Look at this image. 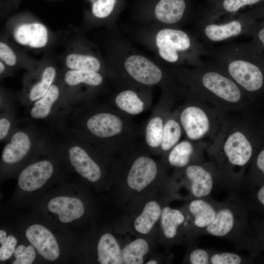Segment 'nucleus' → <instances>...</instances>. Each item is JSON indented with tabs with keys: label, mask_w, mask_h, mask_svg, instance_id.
Wrapping results in <instances>:
<instances>
[{
	"label": "nucleus",
	"mask_w": 264,
	"mask_h": 264,
	"mask_svg": "<svg viewBox=\"0 0 264 264\" xmlns=\"http://www.w3.org/2000/svg\"><path fill=\"white\" fill-rule=\"evenodd\" d=\"M0 243V260L4 261L9 259L14 253L17 241L13 236L9 235Z\"/></svg>",
	"instance_id": "nucleus-39"
},
{
	"label": "nucleus",
	"mask_w": 264,
	"mask_h": 264,
	"mask_svg": "<svg viewBox=\"0 0 264 264\" xmlns=\"http://www.w3.org/2000/svg\"><path fill=\"white\" fill-rule=\"evenodd\" d=\"M92 18L103 21L111 16L116 9L118 0H88Z\"/></svg>",
	"instance_id": "nucleus-33"
},
{
	"label": "nucleus",
	"mask_w": 264,
	"mask_h": 264,
	"mask_svg": "<svg viewBox=\"0 0 264 264\" xmlns=\"http://www.w3.org/2000/svg\"><path fill=\"white\" fill-rule=\"evenodd\" d=\"M210 249L199 247L194 248L189 254L191 264H209Z\"/></svg>",
	"instance_id": "nucleus-40"
},
{
	"label": "nucleus",
	"mask_w": 264,
	"mask_h": 264,
	"mask_svg": "<svg viewBox=\"0 0 264 264\" xmlns=\"http://www.w3.org/2000/svg\"><path fill=\"white\" fill-rule=\"evenodd\" d=\"M250 221L247 207L236 195L220 202L213 221L201 233L231 241L236 240L247 229Z\"/></svg>",
	"instance_id": "nucleus-5"
},
{
	"label": "nucleus",
	"mask_w": 264,
	"mask_h": 264,
	"mask_svg": "<svg viewBox=\"0 0 264 264\" xmlns=\"http://www.w3.org/2000/svg\"><path fill=\"white\" fill-rule=\"evenodd\" d=\"M15 70L8 66L3 62L0 61V80L13 76Z\"/></svg>",
	"instance_id": "nucleus-42"
},
{
	"label": "nucleus",
	"mask_w": 264,
	"mask_h": 264,
	"mask_svg": "<svg viewBox=\"0 0 264 264\" xmlns=\"http://www.w3.org/2000/svg\"><path fill=\"white\" fill-rule=\"evenodd\" d=\"M97 253L98 261L101 264L124 263L120 246L110 234H105L101 237L97 245Z\"/></svg>",
	"instance_id": "nucleus-25"
},
{
	"label": "nucleus",
	"mask_w": 264,
	"mask_h": 264,
	"mask_svg": "<svg viewBox=\"0 0 264 264\" xmlns=\"http://www.w3.org/2000/svg\"><path fill=\"white\" fill-rule=\"evenodd\" d=\"M6 233L3 230H0V242H2L6 238Z\"/></svg>",
	"instance_id": "nucleus-43"
},
{
	"label": "nucleus",
	"mask_w": 264,
	"mask_h": 264,
	"mask_svg": "<svg viewBox=\"0 0 264 264\" xmlns=\"http://www.w3.org/2000/svg\"><path fill=\"white\" fill-rule=\"evenodd\" d=\"M247 37H251V42L264 51V19L255 22Z\"/></svg>",
	"instance_id": "nucleus-38"
},
{
	"label": "nucleus",
	"mask_w": 264,
	"mask_h": 264,
	"mask_svg": "<svg viewBox=\"0 0 264 264\" xmlns=\"http://www.w3.org/2000/svg\"><path fill=\"white\" fill-rule=\"evenodd\" d=\"M154 41L160 58L168 64L187 63L198 67L207 64L208 47L197 36L186 31L165 27L157 32Z\"/></svg>",
	"instance_id": "nucleus-2"
},
{
	"label": "nucleus",
	"mask_w": 264,
	"mask_h": 264,
	"mask_svg": "<svg viewBox=\"0 0 264 264\" xmlns=\"http://www.w3.org/2000/svg\"><path fill=\"white\" fill-rule=\"evenodd\" d=\"M205 60L247 91H258L264 85V53L252 42L229 41L217 48L208 47Z\"/></svg>",
	"instance_id": "nucleus-1"
},
{
	"label": "nucleus",
	"mask_w": 264,
	"mask_h": 264,
	"mask_svg": "<svg viewBox=\"0 0 264 264\" xmlns=\"http://www.w3.org/2000/svg\"><path fill=\"white\" fill-rule=\"evenodd\" d=\"M163 129V122L161 118L155 117L149 121L146 133V140L149 146L157 148L161 145Z\"/></svg>",
	"instance_id": "nucleus-35"
},
{
	"label": "nucleus",
	"mask_w": 264,
	"mask_h": 264,
	"mask_svg": "<svg viewBox=\"0 0 264 264\" xmlns=\"http://www.w3.org/2000/svg\"><path fill=\"white\" fill-rule=\"evenodd\" d=\"M252 205L264 213V184L252 190Z\"/></svg>",
	"instance_id": "nucleus-41"
},
{
	"label": "nucleus",
	"mask_w": 264,
	"mask_h": 264,
	"mask_svg": "<svg viewBox=\"0 0 264 264\" xmlns=\"http://www.w3.org/2000/svg\"><path fill=\"white\" fill-rule=\"evenodd\" d=\"M263 251H264V246L261 249L260 253Z\"/></svg>",
	"instance_id": "nucleus-45"
},
{
	"label": "nucleus",
	"mask_w": 264,
	"mask_h": 264,
	"mask_svg": "<svg viewBox=\"0 0 264 264\" xmlns=\"http://www.w3.org/2000/svg\"><path fill=\"white\" fill-rule=\"evenodd\" d=\"M50 53L47 51L23 77L22 88L18 95L21 105L26 107L42 97L57 78L61 70Z\"/></svg>",
	"instance_id": "nucleus-8"
},
{
	"label": "nucleus",
	"mask_w": 264,
	"mask_h": 264,
	"mask_svg": "<svg viewBox=\"0 0 264 264\" xmlns=\"http://www.w3.org/2000/svg\"><path fill=\"white\" fill-rule=\"evenodd\" d=\"M209 67L207 64L198 69L202 88L227 102L236 103L239 101L242 92L238 85L218 68L212 65H209Z\"/></svg>",
	"instance_id": "nucleus-9"
},
{
	"label": "nucleus",
	"mask_w": 264,
	"mask_h": 264,
	"mask_svg": "<svg viewBox=\"0 0 264 264\" xmlns=\"http://www.w3.org/2000/svg\"><path fill=\"white\" fill-rule=\"evenodd\" d=\"M185 175L190 197L194 199L209 197L215 184V179L210 171L203 166L191 165L187 167Z\"/></svg>",
	"instance_id": "nucleus-18"
},
{
	"label": "nucleus",
	"mask_w": 264,
	"mask_h": 264,
	"mask_svg": "<svg viewBox=\"0 0 264 264\" xmlns=\"http://www.w3.org/2000/svg\"><path fill=\"white\" fill-rule=\"evenodd\" d=\"M219 203L220 201L209 197L194 199L190 202L187 209L191 218L190 224L194 235H201L213 221Z\"/></svg>",
	"instance_id": "nucleus-13"
},
{
	"label": "nucleus",
	"mask_w": 264,
	"mask_h": 264,
	"mask_svg": "<svg viewBox=\"0 0 264 264\" xmlns=\"http://www.w3.org/2000/svg\"><path fill=\"white\" fill-rule=\"evenodd\" d=\"M67 98L72 107L78 104L82 90L84 87L96 88L104 81L102 75L93 70H61Z\"/></svg>",
	"instance_id": "nucleus-10"
},
{
	"label": "nucleus",
	"mask_w": 264,
	"mask_h": 264,
	"mask_svg": "<svg viewBox=\"0 0 264 264\" xmlns=\"http://www.w3.org/2000/svg\"><path fill=\"white\" fill-rule=\"evenodd\" d=\"M19 120L16 129L5 141L1 159L6 165L22 162L32 152L44 149L46 144L48 128L42 129L32 121Z\"/></svg>",
	"instance_id": "nucleus-6"
},
{
	"label": "nucleus",
	"mask_w": 264,
	"mask_h": 264,
	"mask_svg": "<svg viewBox=\"0 0 264 264\" xmlns=\"http://www.w3.org/2000/svg\"><path fill=\"white\" fill-rule=\"evenodd\" d=\"M0 140L5 142L17 128L19 120L17 117L16 102L14 96L0 89Z\"/></svg>",
	"instance_id": "nucleus-21"
},
{
	"label": "nucleus",
	"mask_w": 264,
	"mask_h": 264,
	"mask_svg": "<svg viewBox=\"0 0 264 264\" xmlns=\"http://www.w3.org/2000/svg\"><path fill=\"white\" fill-rule=\"evenodd\" d=\"M252 256L245 257L229 252L210 249L209 264H250L254 262Z\"/></svg>",
	"instance_id": "nucleus-32"
},
{
	"label": "nucleus",
	"mask_w": 264,
	"mask_h": 264,
	"mask_svg": "<svg viewBox=\"0 0 264 264\" xmlns=\"http://www.w3.org/2000/svg\"><path fill=\"white\" fill-rule=\"evenodd\" d=\"M14 256L16 258L13 264H31L35 260L36 253L32 245L27 247L20 245L15 249Z\"/></svg>",
	"instance_id": "nucleus-36"
},
{
	"label": "nucleus",
	"mask_w": 264,
	"mask_h": 264,
	"mask_svg": "<svg viewBox=\"0 0 264 264\" xmlns=\"http://www.w3.org/2000/svg\"><path fill=\"white\" fill-rule=\"evenodd\" d=\"M54 171L53 163L44 159L25 167L18 178V185L25 191H35L42 187L52 176Z\"/></svg>",
	"instance_id": "nucleus-14"
},
{
	"label": "nucleus",
	"mask_w": 264,
	"mask_h": 264,
	"mask_svg": "<svg viewBox=\"0 0 264 264\" xmlns=\"http://www.w3.org/2000/svg\"><path fill=\"white\" fill-rule=\"evenodd\" d=\"M25 236L44 258L53 261L58 258L59 245L53 235L46 228L40 224H33L27 229Z\"/></svg>",
	"instance_id": "nucleus-15"
},
{
	"label": "nucleus",
	"mask_w": 264,
	"mask_h": 264,
	"mask_svg": "<svg viewBox=\"0 0 264 264\" xmlns=\"http://www.w3.org/2000/svg\"><path fill=\"white\" fill-rule=\"evenodd\" d=\"M157 171L156 163L152 159L139 157L134 161L128 173L127 184L130 188L140 192L154 180Z\"/></svg>",
	"instance_id": "nucleus-19"
},
{
	"label": "nucleus",
	"mask_w": 264,
	"mask_h": 264,
	"mask_svg": "<svg viewBox=\"0 0 264 264\" xmlns=\"http://www.w3.org/2000/svg\"><path fill=\"white\" fill-rule=\"evenodd\" d=\"M26 108L28 120L44 121L51 128L63 127L72 107L66 95L61 70L47 91Z\"/></svg>",
	"instance_id": "nucleus-4"
},
{
	"label": "nucleus",
	"mask_w": 264,
	"mask_h": 264,
	"mask_svg": "<svg viewBox=\"0 0 264 264\" xmlns=\"http://www.w3.org/2000/svg\"><path fill=\"white\" fill-rule=\"evenodd\" d=\"M115 100L117 106L128 113L138 114L143 110V102L132 90H126L120 92Z\"/></svg>",
	"instance_id": "nucleus-30"
},
{
	"label": "nucleus",
	"mask_w": 264,
	"mask_h": 264,
	"mask_svg": "<svg viewBox=\"0 0 264 264\" xmlns=\"http://www.w3.org/2000/svg\"><path fill=\"white\" fill-rule=\"evenodd\" d=\"M124 66L133 79L142 84L155 85L162 78L160 68L153 61L141 55L128 56L124 60Z\"/></svg>",
	"instance_id": "nucleus-11"
},
{
	"label": "nucleus",
	"mask_w": 264,
	"mask_h": 264,
	"mask_svg": "<svg viewBox=\"0 0 264 264\" xmlns=\"http://www.w3.org/2000/svg\"><path fill=\"white\" fill-rule=\"evenodd\" d=\"M185 220L182 211L168 206L164 207L161 210V225L165 237L170 240L175 239Z\"/></svg>",
	"instance_id": "nucleus-26"
},
{
	"label": "nucleus",
	"mask_w": 264,
	"mask_h": 264,
	"mask_svg": "<svg viewBox=\"0 0 264 264\" xmlns=\"http://www.w3.org/2000/svg\"><path fill=\"white\" fill-rule=\"evenodd\" d=\"M49 210L59 216L63 222H70L81 217L85 211L82 201L75 198L57 197L48 203Z\"/></svg>",
	"instance_id": "nucleus-24"
},
{
	"label": "nucleus",
	"mask_w": 264,
	"mask_h": 264,
	"mask_svg": "<svg viewBox=\"0 0 264 264\" xmlns=\"http://www.w3.org/2000/svg\"><path fill=\"white\" fill-rule=\"evenodd\" d=\"M232 242L237 248L247 251L253 257L259 255L264 246V218L250 222L244 233Z\"/></svg>",
	"instance_id": "nucleus-23"
},
{
	"label": "nucleus",
	"mask_w": 264,
	"mask_h": 264,
	"mask_svg": "<svg viewBox=\"0 0 264 264\" xmlns=\"http://www.w3.org/2000/svg\"><path fill=\"white\" fill-rule=\"evenodd\" d=\"M5 27L16 44L29 49L49 50L57 40L44 24L29 17L12 18L6 21Z\"/></svg>",
	"instance_id": "nucleus-7"
},
{
	"label": "nucleus",
	"mask_w": 264,
	"mask_h": 264,
	"mask_svg": "<svg viewBox=\"0 0 264 264\" xmlns=\"http://www.w3.org/2000/svg\"><path fill=\"white\" fill-rule=\"evenodd\" d=\"M180 121L188 137L192 140L201 138L209 131V121L205 113L200 108L191 106L181 113Z\"/></svg>",
	"instance_id": "nucleus-22"
},
{
	"label": "nucleus",
	"mask_w": 264,
	"mask_h": 264,
	"mask_svg": "<svg viewBox=\"0 0 264 264\" xmlns=\"http://www.w3.org/2000/svg\"><path fill=\"white\" fill-rule=\"evenodd\" d=\"M0 61L15 71L23 69L26 71L34 68L39 61L29 56L17 44L3 36L0 38Z\"/></svg>",
	"instance_id": "nucleus-20"
},
{
	"label": "nucleus",
	"mask_w": 264,
	"mask_h": 264,
	"mask_svg": "<svg viewBox=\"0 0 264 264\" xmlns=\"http://www.w3.org/2000/svg\"><path fill=\"white\" fill-rule=\"evenodd\" d=\"M187 12L186 0H158L153 11L156 21L166 27L177 28L183 22Z\"/></svg>",
	"instance_id": "nucleus-17"
},
{
	"label": "nucleus",
	"mask_w": 264,
	"mask_h": 264,
	"mask_svg": "<svg viewBox=\"0 0 264 264\" xmlns=\"http://www.w3.org/2000/svg\"><path fill=\"white\" fill-rule=\"evenodd\" d=\"M181 136V129L178 123L170 119L165 124L161 147L164 151L171 149L179 140Z\"/></svg>",
	"instance_id": "nucleus-34"
},
{
	"label": "nucleus",
	"mask_w": 264,
	"mask_h": 264,
	"mask_svg": "<svg viewBox=\"0 0 264 264\" xmlns=\"http://www.w3.org/2000/svg\"><path fill=\"white\" fill-rule=\"evenodd\" d=\"M147 264H157V263L155 260H151L147 263Z\"/></svg>",
	"instance_id": "nucleus-44"
},
{
	"label": "nucleus",
	"mask_w": 264,
	"mask_h": 264,
	"mask_svg": "<svg viewBox=\"0 0 264 264\" xmlns=\"http://www.w3.org/2000/svg\"><path fill=\"white\" fill-rule=\"evenodd\" d=\"M161 207L156 201L148 202L141 214L135 219L134 228L141 234H147L161 217Z\"/></svg>",
	"instance_id": "nucleus-28"
},
{
	"label": "nucleus",
	"mask_w": 264,
	"mask_h": 264,
	"mask_svg": "<svg viewBox=\"0 0 264 264\" xmlns=\"http://www.w3.org/2000/svg\"><path fill=\"white\" fill-rule=\"evenodd\" d=\"M225 157L231 166L242 168L250 160L253 149L243 134L236 132L227 139L223 147Z\"/></svg>",
	"instance_id": "nucleus-16"
},
{
	"label": "nucleus",
	"mask_w": 264,
	"mask_h": 264,
	"mask_svg": "<svg viewBox=\"0 0 264 264\" xmlns=\"http://www.w3.org/2000/svg\"><path fill=\"white\" fill-rule=\"evenodd\" d=\"M255 163L257 172L259 174L247 183V187L252 190L264 184V149L257 155Z\"/></svg>",
	"instance_id": "nucleus-37"
},
{
	"label": "nucleus",
	"mask_w": 264,
	"mask_h": 264,
	"mask_svg": "<svg viewBox=\"0 0 264 264\" xmlns=\"http://www.w3.org/2000/svg\"><path fill=\"white\" fill-rule=\"evenodd\" d=\"M148 242L143 239H137L125 246L122 251L124 264H143L144 256L148 253Z\"/></svg>",
	"instance_id": "nucleus-29"
},
{
	"label": "nucleus",
	"mask_w": 264,
	"mask_h": 264,
	"mask_svg": "<svg viewBox=\"0 0 264 264\" xmlns=\"http://www.w3.org/2000/svg\"><path fill=\"white\" fill-rule=\"evenodd\" d=\"M194 152L192 144L186 141L177 144L171 151L168 160L176 167H184L189 163Z\"/></svg>",
	"instance_id": "nucleus-31"
},
{
	"label": "nucleus",
	"mask_w": 264,
	"mask_h": 264,
	"mask_svg": "<svg viewBox=\"0 0 264 264\" xmlns=\"http://www.w3.org/2000/svg\"><path fill=\"white\" fill-rule=\"evenodd\" d=\"M256 19L246 14L214 15L202 18L197 25V36L205 45L227 42L243 35L247 37Z\"/></svg>",
	"instance_id": "nucleus-3"
},
{
	"label": "nucleus",
	"mask_w": 264,
	"mask_h": 264,
	"mask_svg": "<svg viewBox=\"0 0 264 264\" xmlns=\"http://www.w3.org/2000/svg\"><path fill=\"white\" fill-rule=\"evenodd\" d=\"M71 41L62 57L63 69L88 70L100 72L102 67L100 59L84 48L79 40Z\"/></svg>",
	"instance_id": "nucleus-12"
},
{
	"label": "nucleus",
	"mask_w": 264,
	"mask_h": 264,
	"mask_svg": "<svg viewBox=\"0 0 264 264\" xmlns=\"http://www.w3.org/2000/svg\"><path fill=\"white\" fill-rule=\"evenodd\" d=\"M264 1V0H220L217 1L213 10L202 18L214 15L245 14V8L259 6Z\"/></svg>",
	"instance_id": "nucleus-27"
}]
</instances>
